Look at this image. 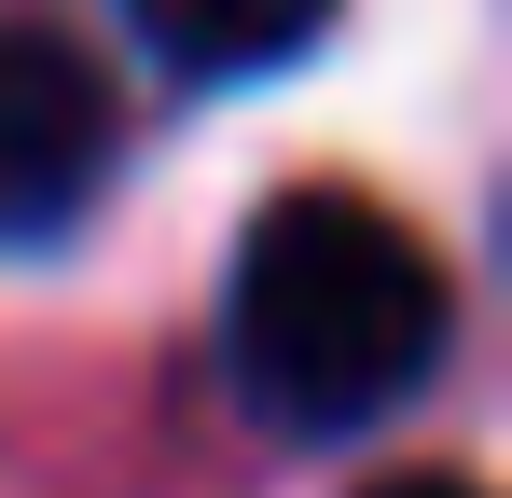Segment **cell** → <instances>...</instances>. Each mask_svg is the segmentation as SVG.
<instances>
[{
  "label": "cell",
  "instance_id": "1",
  "mask_svg": "<svg viewBox=\"0 0 512 498\" xmlns=\"http://www.w3.org/2000/svg\"><path fill=\"white\" fill-rule=\"evenodd\" d=\"M443 319L457 291L429 236H402L374 194H277L222 291V360L263 429L346 443V429H388L443 374Z\"/></svg>",
  "mask_w": 512,
  "mask_h": 498
},
{
  "label": "cell",
  "instance_id": "2",
  "mask_svg": "<svg viewBox=\"0 0 512 498\" xmlns=\"http://www.w3.org/2000/svg\"><path fill=\"white\" fill-rule=\"evenodd\" d=\"M111 180V83L56 28H0V249L70 236Z\"/></svg>",
  "mask_w": 512,
  "mask_h": 498
},
{
  "label": "cell",
  "instance_id": "3",
  "mask_svg": "<svg viewBox=\"0 0 512 498\" xmlns=\"http://www.w3.org/2000/svg\"><path fill=\"white\" fill-rule=\"evenodd\" d=\"M125 14L180 83H250V70H291L346 0H125Z\"/></svg>",
  "mask_w": 512,
  "mask_h": 498
},
{
  "label": "cell",
  "instance_id": "4",
  "mask_svg": "<svg viewBox=\"0 0 512 498\" xmlns=\"http://www.w3.org/2000/svg\"><path fill=\"white\" fill-rule=\"evenodd\" d=\"M374 498H485V485H457V471H402V485H374Z\"/></svg>",
  "mask_w": 512,
  "mask_h": 498
}]
</instances>
